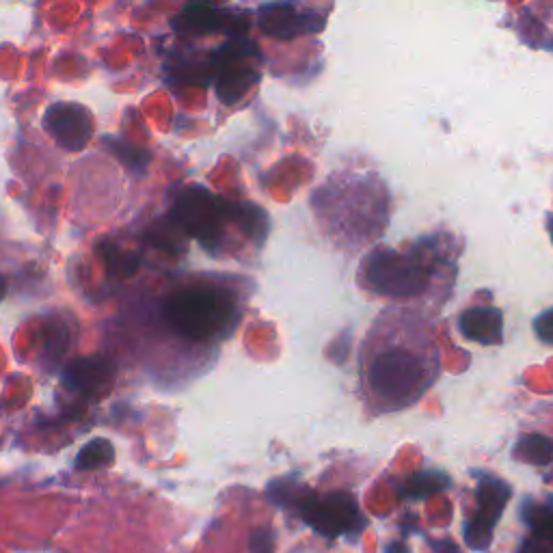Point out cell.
Returning <instances> with one entry per match:
<instances>
[{"mask_svg": "<svg viewBox=\"0 0 553 553\" xmlns=\"http://www.w3.org/2000/svg\"><path fill=\"white\" fill-rule=\"evenodd\" d=\"M238 301L232 290L217 283H193L169 296L165 318L169 327L191 342H208L232 329Z\"/></svg>", "mask_w": 553, "mask_h": 553, "instance_id": "cell-1", "label": "cell"}, {"mask_svg": "<svg viewBox=\"0 0 553 553\" xmlns=\"http://www.w3.org/2000/svg\"><path fill=\"white\" fill-rule=\"evenodd\" d=\"M361 279L363 286L376 294L409 299L428 288L430 268L415 253L376 249L361 262Z\"/></svg>", "mask_w": 553, "mask_h": 553, "instance_id": "cell-2", "label": "cell"}, {"mask_svg": "<svg viewBox=\"0 0 553 553\" xmlns=\"http://www.w3.org/2000/svg\"><path fill=\"white\" fill-rule=\"evenodd\" d=\"M234 206L212 195L204 186H188L175 199L173 219L182 232L197 238L206 249H217L225 234V225L232 221Z\"/></svg>", "mask_w": 553, "mask_h": 553, "instance_id": "cell-3", "label": "cell"}, {"mask_svg": "<svg viewBox=\"0 0 553 553\" xmlns=\"http://www.w3.org/2000/svg\"><path fill=\"white\" fill-rule=\"evenodd\" d=\"M214 85L225 104L247 96L260 78V52L245 33H238L214 52Z\"/></svg>", "mask_w": 553, "mask_h": 553, "instance_id": "cell-4", "label": "cell"}, {"mask_svg": "<svg viewBox=\"0 0 553 553\" xmlns=\"http://www.w3.org/2000/svg\"><path fill=\"white\" fill-rule=\"evenodd\" d=\"M296 508L309 528L327 538L357 534L366 525L357 499L346 491H333L327 495L301 493L296 499Z\"/></svg>", "mask_w": 553, "mask_h": 553, "instance_id": "cell-5", "label": "cell"}, {"mask_svg": "<svg viewBox=\"0 0 553 553\" xmlns=\"http://www.w3.org/2000/svg\"><path fill=\"white\" fill-rule=\"evenodd\" d=\"M368 381L383 400H409L424 385V368L409 350H387L372 361Z\"/></svg>", "mask_w": 553, "mask_h": 553, "instance_id": "cell-6", "label": "cell"}, {"mask_svg": "<svg viewBox=\"0 0 553 553\" xmlns=\"http://www.w3.org/2000/svg\"><path fill=\"white\" fill-rule=\"evenodd\" d=\"M510 495H512L510 484L504 482L502 478H495V476L480 478L476 489L478 508L474 512V517L465 523V530H463L469 549L487 551L491 547L495 525L499 517H502Z\"/></svg>", "mask_w": 553, "mask_h": 553, "instance_id": "cell-7", "label": "cell"}, {"mask_svg": "<svg viewBox=\"0 0 553 553\" xmlns=\"http://www.w3.org/2000/svg\"><path fill=\"white\" fill-rule=\"evenodd\" d=\"M258 24L268 37L292 42L296 37L320 33L325 29V16L316 9L294 3V0H277V3L260 7Z\"/></svg>", "mask_w": 553, "mask_h": 553, "instance_id": "cell-8", "label": "cell"}, {"mask_svg": "<svg viewBox=\"0 0 553 553\" xmlns=\"http://www.w3.org/2000/svg\"><path fill=\"white\" fill-rule=\"evenodd\" d=\"M44 128L65 152H80L93 137V117L85 106L57 102L44 113Z\"/></svg>", "mask_w": 553, "mask_h": 553, "instance_id": "cell-9", "label": "cell"}, {"mask_svg": "<svg viewBox=\"0 0 553 553\" xmlns=\"http://www.w3.org/2000/svg\"><path fill=\"white\" fill-rule=\"evenodd\" d=\"M115 379V366L106 357H80L63 370V385L80 396L102 394Z\"/></svg>", "mask_w": 553, "mask_h": 553, "instance_id": "cell-10", "label": "cell"}, {"mask_svg": "<svg viewBox=\"0 0 553 553\" xmlns=\"http://www.w3.org/2000/svg\"><path fill=\"white\" fill-rule=\"evenodd\" d=\"M458 329H461L463 337H467L471 342L497 346L504 340V316L495 307H469L467 312H463L461 318H458Z\"/></svg>", "mask_w": 553, "mask_h": 553, "instance_id": "cell-11", "label": "cell"}, {"mask_svg": "<svg viewBox=\"0 0 553 553\" xmlns=\"http://www.w3.org/2000/svg\"><path fill=\"white\" fill-rule=\"evenodd\" d=\"M227 11L217 3V0H191L182 11L180 22L182 29L188 33L210 35L221 31L225 26Z\"/></svg>", "mask_w": 553, "mask_h": 553, "instance_id": "cell-12", "label": "cell"}, {"mask_svg": "<svg viewBox=\"0 0 553 553\" xmlns=\"http://www.w3.org/2000/svg\"><path fill=\"white\" fill-rule=\"evenodd\" d=\"M450 487V478L448 474L437 469H428V471H417V474L409 476L400 484L398 495L404 499H426L435 493H441L443 489Z\"/></svg>", "mask_w": 553, "mask_h": 553, "instance_id": "cell-13", "label": "cell"}, {"mask_svg": "<svg viewBox=\"0 0 553 553\" xmlns=\"http://www.w3.org/2000/svg\"><path fill=\"white\" fill-rule=\"evenodd\" d=\"M521 515L538 541L553 545V499H549L547 504H536L528 499L521 508Z\"/></svg>", "mask_w": 553, "mask_h": 553, "instance_id": "cell-14", "label": "cell"}, {"mask_svg": "<svg viewBox=\"0 0 553 553\" xmlns=\"http://www.w3.org/2000/svg\"><path fill=\"white\" fill-rule=\"evenodd\" d=\"M115 461V448L109 439H93L76 456V469L91 471L102 469Z\"/></svg>", "mask_w": 553, "mask_h": 553, "instance_id": "cell-15", "label": "cell"}, {"mask_svg": "<svg viewBox=\"0 0 553 553\" xmlns=\"http://www.w3.org/2000/svg\"><path fill=\"white\" fill-rule=\"evenodd\" d=\"M515 452L525 463L532 465H549L553 461V441L545 435H523L517 445Z\"/></svg>", "mask_w": 553, "mask_h": 553, "instance_id": "cell-16", "label": "cell"}, {"mask_svg": "<svg viewBox=\"0 0 553 553\" xmlns=\"http://www.w3.org/2000/svg\"><path fill=\"white\" fill-rule=\"evenodd\" d=\"M251 553H273V532L271 528H258L251 532Z\"/></svg>", "mask_w": 553, "mask_h": 553, "instance_id": "cell-17", "label": "cell"}, {"mask_svg": "<svg viewBox=\"0 0 553 553\" xmlns=\"http://www.w3.org/2000/svg\"><path fill=\"white\" fill-rule=\"evenodd\" d=\"M67 340H70V333H67L65 325H57V327H50V329H48L46 346H48L55 355H63V353H65Z\"/></svg>", "mask_w": 553, "mask_h": 553, "instance_id": "cell-18", "label": "cell"}, {"mask_svg": "<svg viewBox=\"0 0 553 553\" xmlns=\"http://www.w3.org/2000/svg\"><path fill=\"white\" fill-rule=\"evenodd\" d=\"M534 331H536L538 337H541V342L553 346V307L536 318Z\"/></svg>", "mask_w": 553, "mask_h": 553, "instance_id": "cell-19", "label": "cell"}, {"mask_svg": "<svg viewBox=\"0 0 553 553\" xmlns=\"http://www.w3.org/2000/svg\"><path fill=\"white\" fill-rule=\"evenodd\" d=\"M430 547H433L435 553H461V549H458L450 538H433Z\"/></svg>", "mask_w": 553, "mask_h": 553, "instance_id": "cell-20", "label": "cell"}, {"mask_svg": "<svg viewBox=\"0 0 553 553\" xmlns=\"http://www.w3.org/2000/svg\"><path fill=\"white\" fill-rule=\"evenodd\" d=\"M519 553H553V545H543L536 541H525Z\"/></svg>", "mask_w": 553, "mask_h": 553, "instance_id": "cell-21", "label": "cell"}, {"mask_svg": "<svg viewBox=\"0 0 553 553\" xmlns=\"http://www.w3.org/2000/svg\"><path fill=\"white\" fill-rule=\"evenodd\" d=\"M385 553H409V547L404 545L402 541H394V543H391V545L387 547Z\"/></svg>", "mask_w": 553, "mask_h": 553, "instance_id": "cell-22", "label": "cell"}, {"mask_svg": "<svg viewBox=\"0 0 553 553\" xmlns=\"http://www.w3.org/2000/svg\"><path fill=\"white\" fill-rule=\"evenodd\" d=\"M5 296H7V281L3 275H0V301H3Z\"/></svg>", "mask_w": 553, "mask_h": 553, "instance_id": "cell-23", "label": "cell"}, {"mask_svg": "<svg viewBox=\"0 0 553 553\" xmlns=\"http://www.w3.org/2000/svg\"><path fill=\"white\" fill-rule=\"evenodd\" d=\"M549 232H551V240H553V219L549 221Z\"/></svg>", "mask_w": 553, "mask_h": 553, "instance_id": "cell-24", "label": "cell"}]
</instances>
